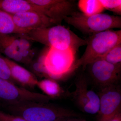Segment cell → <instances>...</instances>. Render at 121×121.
<instances>
[{
    "instance_id": "8",
    "label": "cell",
    "mask_w": 121,
    "mask_h": 121,
    "mask_svg": "<svg viewBox=\"0 0 121 121\" xmlns=\"http://www.w3.org/2000/svg\"><path fill=\"white\" fill-rule=\"evenodd\" d=\"M99 99V121H107L121 111V91L117 84L101 88L98 94Z\"/></svg>"
},
{
    "instance_id": "5",
    "label": "cell",
    "mask_w": 121,
    "mask_h": 121,
    "mask_svg": "<svg viewBox=\"0 0 121 121\" xmlns=\"http://www.w3.org/2000/svg\"><path fill=\"white\" fill-rule=\"evenodd\" d=\"M76 52L48 48L43 59L46 78L56 81L65 80L76 69Z\"/></svg>"
},
{
    "instance_id": "7",
    "label": "cell",
    "mask_w": 121,
    "mask_h": 121,
    "mask_svg": "<svg viewBox=\"0 0 121 121\" xmlns=\"http://www.w3.org/2000/svg\"><path fill=\"white\" fill-rule=\"evenodd\" d=\"M87 66L92 79L101 88L117 84L121 80V64L114 65L99 58L91 63Z\"/></svg>"
},
{
    "instance_id": "15",
    "label": "cell",
    "mask_w": 121,
    "mask_h": 121,
    "mask_svg": "<svg viewBox=\"0 0 121 121\" xmlns=\"http://www.w3.org/2000/svg\"><path fill=\"white\" fill-rule=\"evenodd\" d=\"M0 9L11 15L27 11L40 13L28 0H0Z\"/></svg>"
},
{
    "instance_id": "2",
    "label": "cell",
    "mask_w": 121,
    "mask_h": 121,
    "mask_svg": "<svg viewBox=\"0 0 121 121\" xmlns=\"http://www.w3.org/2000/svg\"><path fill=\"white\" fill-rule=\"evenodd\" d=\"M1 107L4 111L29 121H56L62 118L78 116L71 110L49 102H25Z\"/></svg>"
},
{
    "instance_id": "10",
    "label": "cell",
    "mask_w": 121,
    "mask_h": 121,
    "mask_svg": "<svg viewBox=\"0 0 121 121\" xmlns=\"http://www.w3.org/2000/svg\"><path fill=\"white\" fill-rule=\"evenodd\" d=\"M47 17L62 21L76 12L75 1L71 0H28Z\"/></svg>"
},
{
    "instance_id": "20",
    "label": "cell",
    "mask_w": 121,
    "mask_h": 121,
    "mask_svg": "<svg viewBox=\"0 0 121 121\" xmlns=\"http://www.w3.org/2000/svg\"><path fill=\"white\" fill-rule=\"evenodd\" d=\"M104 9L112 12L117 16L121 15V0H99Z\"/></svg>"
},
{
    "instance_id": "13",
    "label": "cell",
    "mask_w": 121,
    "mask_h": 121,
    "mask_svg": "<svg viewBox=\"0 0 121 121\" xmlns=\"http://www.w3.org/2000/svg\"><path fill=\"white\" fill-rule=\"evenodd\" d=\"M0 52L15 62L24 64L18 51L16 35L0 34Z\"/></svg>"
},
{
    "instance_id": "4",
    "label": "cell",
    "mask_w": 121,
    "mask_h": 121,
    "mask_svg": "<svg viewBox=\"0 0 121 121\" xmlns=\"http://www.w3.org/2000/svg\"><path fill=\"white\" fill-rule=\"evenodd\" d=\"M68 24L85 34L91 35L114 28H121V17L100 13L87 16L78 11L64 19Z\"/></svg>"
},
{
    "instance_id": "18",
    "label": "cell",
    "mask_w": 121,
    "mask_h": 121,
    "mask_svg": "<svg viewBox=\"0 0 121 121\" xmlns=\"http://www.w3.org/2000/svg\"><path fill=\"white\" fill-rule=\"evenodd\" d=\"M100 58L114 65L121 64V43L112 48Z\"/></svg>"
},
{
    "instance_id": "23",
    "label": "cell",
    "mask_w": 121,
    "mask_h": 121,
    "mask_svg": "<svg viewBox=\"0 0 121 121\" xmlns=\"http://www.w3.org/2000/svg\"><path fill=\"white\" fill-rule=\"evenodd\" d=\"M0 78L8 80V81H10L15 84H17L15 82L14 80L11 77V75H9L7 73H5L1 69H0Z\"/></svg>"
},
{
    "instance_id": "14",
    "label": "cell",
    "mask_w": 121,
    "mask_h": 121,
    "mask_svg": "<svg viewBox=\"0 0 121 121\" xmlns=\"http://www.w3.org/2000/svg\"><path fill=\"white\" fill-rule=\"evenodd\" d=\"M36 86L51 99L69 97L71 95V93L64 90L58 81L50 78L39 80Z\"/></svg>"
},
{
    "instance_id": "11",
    "label": "cell",
    "mask_w": 121,
    "mask_h": 121,
    "mask_svg": "<svg viewBox=\"0 0 121 121\" xmlns=\"http://www.w3.org/2000/svg\"><path fill=\"white\" fill-rule=\"evenodd\" d=\"M12 15L16 26L28 33L31 30L60 25L62 22L35 11H26Z\"/></svg>"
},
{
    "instance_id": "6",
    "label": "cell",
    "mask_w": 121,
    "mask_h": 121,
    "mask_svg": "<svg viewBox=\"0 0 121 121\" xmlns=\"http://www.w3.org/2000/svg\"><path fill=\"white\" fill-rule=\"evenodd\" d=\"M52 100L43 94L31 91L0 78V107L28 102H49Z\"/></svg>"
},
{
    "instance_id": "16",
    "label": "cell",
    "mask_w": 121,
    "mask_h": 121,
    "mask_svg": "<svg viewBox=\"0 0 121 121\" xmlns=\"http://www.w3.org/2000/svg\"><path fill=\"white\" fill-rule=\"evenodd\" d=\"M28 33L16 26L12 15L0 9V34H25Z\"/></svg>"
},
{
    "instance_id": "19",
    "label": "cell",
    "mask_w": 121,
    "mask_h": 121,
    "mask_svg": "<svg viewBox=\"0 0 121 121\" xmlns=\"http://www.w3.org/2000/svg\"><path fill=\"white\" fill-rule=\"evenodd\" d=\"M47 48L44 49L38 58L30 64L31 69L35 74L46 78V71L43 63V59Z\"/></svg>"
},
{
    "instance_id": "21",
    "label": "cell",
    "mask_w": 121,
    "mask_h": 121,
    "mask_svg": "<svg viewBox=\"0 0 121 121\" xmlns=\"http://www.w3.org/2000/svg\"><path fill=\"white\" fill-rule=\"evenodd\" d=\"M0 121H29L23 118L0 110Z\"/></svg>"
},
{
    "instance_id": "12",
    "label": "cell",
    "mask_w": 121,
    "mask_h": 121,
    "mask_svg": "<svg viewBox=\"0 0 121 121\" xmlns=\"http://www.w3.org/2000/svg\"><path fill=\"white\" fill-rule=\"evenodd\" d=\"M10 70L11 77L17 84L27 89L36 86L38 81L34 74L10 59L4 57Z\"/></svg>"
},
{
    "instance_id": "22",
    "label": "cell",
    "mask_w": 121,
    "mask_h": 121,
    "mask_svg": "<svg viewBox=\"0 0 121 121\" xmlns=\"http://www.w3.org/2000/svg\"><path fill=\"white\" fill-rule=\"evenodd\" d=\"M0 69L3 71L9 74H10V70L7 62L5 60L4 56H2L0 54Z\"/></svg>"
},
{
    "instance_id": "3",
    "label": "cell",
    "mask_w": 121,
    "mask_h": 121,
    "mask_svg": "<svg viewBox=\"0 0 121 121\" xmlns=\"http://www.w3.org/2000/svg\"><path fill=\"white\" fill-rule=\"evenodd\" d=\"M86 39V48L76 61L77 69L81 66L85 69L91 63L121 43V30H106L91 35Z\"/></svg>"
},
{
    "instance_id": "9",
    "label": "cell",
    "mask_w": 121,
    "mask_h": 121,
    "mask_svg": "<svg viewBox=\"0 0 121 121\" xmlns=\"http://www.w3.org/2000/svg\"><path fill=\"white\" fill-rule=\"evenodd\" d=\"M75 89L71 93V97L82 111L91 114H98L99 99L98 94L88 88L85 77L80 76L76 80Z\"/></svg>"
},
{
    "instance_id": "25",
    "label": "cell",
    "mask_w": 121,
    "mask_h": 121,
    "mask_svg": "<svg viewBox=\"0 0 121 121\" xmlns=\"http://www.w3.org/2000/svg\"><path fill=\"white\" fill-rule=\"evenodd\" d=\"M56 121H86L84 119H77L74 117H68L62 118Z\"/></svg>"
},
{
    "instance_id": "17",
    "label": "cell",
    "mask_w": 121,
    "mask_h": 121,
    "mask_svg": "<svg viewBox=\"0 0 121 121\" xmlns=\"http://www.w3.org/2000/svg\"><path fill=\"white\" fill-rule=\"evenodd\" d=\"M77 6L81 13L87 16L102 13L105 10L99 0H79Z\"/></svg>"
},
{
    "instance_id": "1",
    "label": "cell",
    "mask_w": 121,
    "mask_h": 121,
    "mask_svg": "<svg viewBox=\"0 0 121 121\" xmlns=\"http://www.w3.org/2000/svg\"><path fill=\"white\" fill-rule=\"evenodd\" d=\"M24 35L31 41L57 50L71 49L77 52L80 47L87 44L86 39H82L69 28L60 24L31 30Z\"/></svg>"
},
{
    "instance_id": "24",
    "label": "cell",
    "mask_w": 121,
    "mask_h": 121,
    "mask_svg": "<svg viewBox=\"0 0 121 121\" xmlns=\"http://www.w3.org/2000/svg\"><path fill=\"white\" fill-rule=\"evenodd\" d=\"M107 121H121V111Z\"/></svg>"
}]
</instances>
